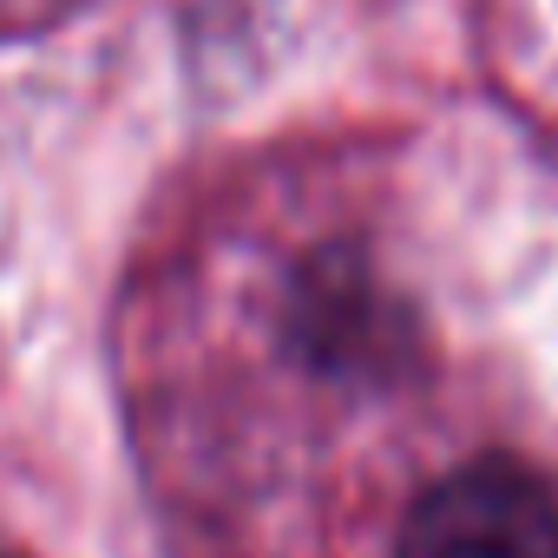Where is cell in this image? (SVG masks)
<instances>
[{"label":"cell","instance_id":"obj_1","mask_svg":"<svg viewBox=\"0 0 558 558\" xmlns=\"http://www.w3.org/2000/svg\"><path fill=\"white\" fill-rule=\"evenodd\" d=\"M401 558H558V493L519 460H466L414 499Z\"/></svg>","mask_w":558,"mask_h":558}]
</instances>
